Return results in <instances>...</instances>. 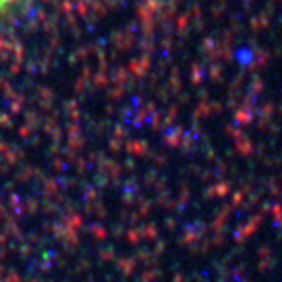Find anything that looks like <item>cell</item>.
<instances>
[{"label": "cell", "instance_id": "1", "mask_svg": "<svg viewBox=\"0 0 282 282\" xmlns=\"http://www.w3.org/2000/svg\"><path fill=\"white\" fill-rule=\"evenodd\" d=\"M14 2H18V0H0V12H4L10 4H14Z\"/></svg>", "mask_w": 282, "mask_h": 282}]
</instances>
